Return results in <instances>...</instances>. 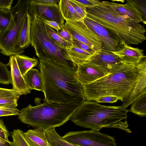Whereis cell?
<instances>
[{"mask_svg":"<svg viewBox=\"0 0 146 146\" xmlns=\"http://www.w3.org/2000/svg\"><path fill=\"white\" fill-rule=\"evenodd\" d=\"M66 50L72 61L76 65L85 62L92 55L86 51L73 45L67 48Z\"/></svg>","mask_w":146,"mask_h":146,"instance_id":"603a6c76","label":"cell"},{"mask_svg":"<svg viewBox=\"0 0 146 146\" xmlns=\"http://www.w3.org/2000/svg\"><path fill=\"white\" fill-rule=\"evenodd\" d=\"M24 132L18 129H14L11 133L14 146H30L24 136Z\"/></svg>","mask_w":146,"mask_h":146,"instance_id":"83f0119b","label":"cell"},{"mask_svg":"<svg viewBox=\"0 0 146 146\" xmlns=\"http://www.w3.org/2000/svg\"><path fill=\"white\" fill-rule=\"evenodd\" d=\"M129 111L122 106H105L93 100H85L70 119L76 125L92 130L111 127L130 133L126 120Z\"/></svg>","mask_w":146,"mask_h":146,"instance_id":"3957f363","label":"cell"},{"mask_svg":"<svg viewBox=\"0 0 146 146\" xmlns=\"http://www.w3.org/2000/svg\"><path fill=\"white\" fill-rule=\"evenodd\" d=\"M58 5L61 14L65 21L83 20L70 4L69 0H60Z\"/></svg>","mask_w":146,"mask_h":146,"instance_id":"ffe728a7","label":"cell"},{"mask_svg":"<svg viewBox=\"0 0 146 146\" xmlns=\"http://www.w3.org/2000/svg\"><path fill=\"white\" fill-rule=\"evenodd\" d=\"M107 2L117 13L127 16L136 22H143L141 14L126 3L122 4L108 1Z\"/></svg>","mask_w":146,"mask_h":146,"instance_id":"d6986e66","label":"cell"},{"mask_svg":"<svg viewBox=\"0 0 146 146\" xmlns=\"http://www.w3.org/2000/svg\"><path fill=\"white\" fill-rule=\"evenodd\" d=\"M118 100V98L115 96H106L100 97L95 101L98 103H113L116 102Z\"/></svg>","mask_w":146,"mask_h":146,"instance_id":"8d00e7d4","label":"cell"},{"mask_svg":"<svg viewBox=\"0 0 146 146\" xmlns=\"http://www.w3.org/2000/svg\"><path fill=\"white\" fill-rule=\"evenodd\" d=\"M31 17L28 13L25 17L19 29L16 41L18 49L23 53L25 48L31 45L30 29Z\"/></svg>","mask_w":146,"mask_h":146,"instance_id":"2e32d148","label":"cell"},{"mask_svg":"<svg viewBox=\"0 0 146 146\" xmlns=\"http://www.w3.org/2000/svg\"><path fill=\"white\" fill-rule=\"evenodd\" d=\"M86 61L98 66L106 74L122 62L118 56L102 49L96 52Z\"/></svg>","mask_w":146,"mask_h":146,"instance_id":"7c38bea8","label":"cell"},{"mask_svg":"<svg viewBox=\"0 0 146 146\" xmlns=\"http://www.w3.org/2000/svg\"><path fill=\"white\" fill-rule=\"evenodd\" d=\"M0 83L4 84H11L10 71L6 64L0 61Z\"/></svg>","mask_w":146,"mask_h":146,"instance_id":"f546056e","label":"cell"},{"mask_svg":"<svg viewBox=\"0 0 146 146\" xmlns=\"http://www.w3.org/2000/svg\"><path fill=\"white\" fill-rule=\"evenodd\" d=\"M28 13L31 17L36 16L44 20L56 22L58 24L60 29L64 25V20L57 3L44 5L30 0Z\"/></svg>","mask_w":146,"mask_h":146,"instance_id":"8fae6325","label":"cell"},{"mask_svg":"<svg viewBox=\"0 0 146 146\" xmlns=\"http://www.w3.org/2000/svg\"><path fill=\"white\" fill-rule=\"evenodd\" d=\"M62 137L67 141L79 146H117L113 137L98 131H70Z\"/></svg>","mask_w":146,"mask_h":146,"instance_id":"ba28073f","label":"cell"},{"mask_svg":"<svg viewBox=\"0 0 146 146\" xmlns=\"http://www.w3.org/2000/svg\"><path fill=\"white\" fill-rule=\"evenodd\" d=\"M44 102L81 105L86 100L83 85L76 71L65 66L39 59Z\"/></svg>","mask_w":146,"mask_h":146,"instance_id":"7a4b0ae2","label":"cell"},{"mask_svg":"<svg viewBox=\"0 0 146 146\" xmlns=\"http://www.w3.org/2000/svg\"><path fill=\"white\" fill-rule=\"evenodd\" d=\"M130 111L141 117L146 115V93L143 94L131 104Z\"/></svg>","mask_w":146,"mask_h":146,"instance_id":"d4e9b609","label":"cell"},{"mask_svg":"<svg viewBox=\"0 0 146 146\" xmlns=\"http://www.w3.org/2000/svg\"><path fill=\"white\" fill-rule=\"evenodd\" d=\"M46 135L50 146H79L69 142L59 135L55 128L47 130Z\"/></svg>","mask_w":146,"mask_h":146,"instance_id":"cb8c5ba5","label":"cell"},{"mask_svg":"<svg viewBox=\"0 0 146 146\" xmlns=\"http://www.w3.org/2000/svg\"><path fill=\"white\" fill-rule=\"evenodd\" d=\"M7 64L9 65L11 68L12 89L19 92L22 95H26L31 93V90L20 72L14 55L10 56L9 62Z\"/></svg>","mask_w":146,"mask_h":146,"instance_id":"5bb4252c","label":"cell"},{"mask_svg":"<svg viewBox=\"0 0 146 146\" xmlns=\"http://www.w3.org/2000/svg\"><path fill=\"white\" fill-rule=\"evenodd\" d=\"M36 106L29 104L21 109L19 119L23 123L36 128H43L47 130L66 123L81 105L59 104L44 102L41 103L36 98Z\"/></svg>","mask_w":146,"mask_h":146,"instance_id":"5b68a950","label":"cell"},{"mask_svg":"<svg viewBox=\"0 0 146 146\" xmlns=\"http://www.w3.org/2000/svg\"><path fill=\"white\" fill-rule=\"evenodd\" d=\"M77 66L76 76L83 85L93 83L107 74L98 66L86 61Z\"/></svg>","mask_w":146,"mask_h":146,"instance_id":"4fadbf2b","label":"cell"},{"mask_svg":"<svg viewBox=\"0 0 146 146\" xmlns=\"http://www.w3.org/2000/svg\"><path fill=\"white\" fill-rule=\"evenodd\" d=\"M126 3L141 14L143 19V23L146 24V0H127Z\"/></svg>","mask_w":146,"mask_h":146,"instance_id":"484cf974","label":"cell"},{"mask_svg":"<svg viewBox=\"0 0 146 146\" xmlns=\"http://www.w3.org/2000/svg\"><path fill=\"white\" fill-rule=\"evenodd\" d=\"M72 1L77 4L85 8L96 6L101 2L99 0H72Z\"/></svg>","mask_w":146,"mask_h":146,"instance_id":"d6a6232c","label":"cell"},{"mask_svg":"<svg viewBox=\"0 0 146 146\" xmlns=\"http://www.w3.org/2000/svg\"><path fill=\"white\" fill-rule=\"evenodd\" d=\"M86 100L95 101L104 96L116 97L127 108L146 93V57L135 65L122 62L106 76L83 85Z\"/></svg>","mask_w":146,"mask_h":146,"instance_id":"6da1fadb","label":"cell"},{"mask_svg":"<svg viewBox=\"0 0 146 146\" xmlns=\"http://www.w3.org/2000/svg\"><path fill=\"white\" fill-rule=\"evenodd\" d=\"M21 95L12 89L0 88V107L17 108V100Z\"/></svg>","mask_w":146,"mask_h":146,"instance_id":"ac0fdd59","label":"cell"},{"mask_svg":"<svg viewBox=\"0 0 146 146\" xmlns=\"http://www.w3.org/2000/svg\"><path fill=\"white\" fill-rule=\"evenodd\" d=\"M43 20L46 25L56 30V32H58L60 29L59 25L56 22L51 21Z\"/></svg>","mask_w":146,"mask_h":146,"instance_id":"f35d334b","label":"cell"},{"mask_svg":"<svg viewBox=\"0 0 146 146\" xmlns=\"http://www.w3.org/2000/svg\"><path fill=\"white\" fill-rule=\"evenodd\" d=\"M30 36L31 45L38 59L61 65L76 71L77 66L66 49L59 46L50 37L42 19L31 17Z\"/></svg>","mask_w":146,"mask_h":146,"instance_id":"8992f818","label":"cell"},{"mask_svg":"<svg viewBox=\"0 0 146 146\" xmlns=\"http://www.w3.org/2000/svg\"><path fill=\"white\" fill-rule=\"evenodd\" d=\"M71 43L72 45L82 49L92 55L96 52L87 44L76 39H72Z\"/></svg>","mask_w":146,"mask_h":146,"instance_id":"1f68e13d","label":"cell"},{"mask_svg":"<svg viewBox=\"0 0 146 146\" xmlns=\"http://www.w3.org/2000/svg\"><path fill=\"white\" fill-rule=\"evenodd\" d=\"M56 33L64 40L71 43L72 40V36L64 25Z\"/></svg>","mask_w":146,"mask_h":146,"instance_id":"836d02e7","label":"cell"},{"mask_svg":"<svg viewBox=\"0 0 146 146\" xmlns=\"http://www.w3.org/2000/svg\"><path fill=\"white\" fill-rule=\"evenodd\" d=\"M46 131L40 127L29 130L24 134L30 146H50L46 135Z\"/></svg>","mask_w":146,"mask_h":146,"instance_id":"e0dca14e","label":"cell"},{"mask_svg":"<svg viewBox=\"0 0 146 146\" xmlns=\"http://www.w3.org/2000/svg\"><path fill=\"white\" fill-rule=\"evenodd\" d=\"M86 16L113 31L125 44L137 45L146 39L144 26L117 13L107 1L86 7Z\"/></svg>","mask_w":146,"mask_h":146,"instance_id":"277c9868","label":"cell"},{"mask_svg":"<svg viewBox=\"0 0 146 146\" xmlns=\"http://www.w3.org/2000/svg\"><path fill=\"white\" fill-rule=\"evenodd\" d=\"M14 55L18 67L24 77L29 70L38 64V60L35 57H30L24 54Z\"/></svg>","mask_w":146,"mask_h":146,"instance_id":"7402d4cb","label":"cell"},{"mask_svg":"<svg viewBox=\"0 0 146 146\" xmlns=\"http://www.w3.org/2000/svg\"><path fill=\"white\" fill-rule=\"evenodd\" d=\"M0 146H14L12 142L5 140L0 137Z\"/></svg>","mask_w":146,"mask_h":146,"instance_id":"60d3db41","label":"cell"},{"mask_svg":"<svg viewBox=\"0 0 146 146\" xmlns=\"http://www.w3.org/2000/svg\"><path fill=\"white\" fill-rule=\"evenodd\" d=\"M35 2L44 5H52L58 3V0H32Z\"/></svg>","mask_w":146,"mask_h":146,"instance_id":"ab89813d","label":"cell"},{"mask_svg":"<svg viewBox=\"0 0 146 146\" xmlns=\"http://www.w3.org/2000/svg\"><path fill=\"white\" fill-rule=\"evenodd\" d=\"M64 25L75 39L87 44L96 52L102 49V43L99 38L82 21H65Z\"/></svg>","mask_w":146,"mask_h":146,"instance_id":"30bf717a","label":"cell"},{"mask_svg":"<svg viewBox=\"0 0 146 146\" xmlns=\"http://www.w3.org/2000/svg\"><path fill=\"white\" fill-rule=\"evenodd\" d=\"M83 21L99 38L102 43V49L113 52L123 48L125 43L113 31L86 16L83 19Z\"/></svg>","mask_w":146,"mask_h":146,"instance_id":"9c48e42d","label":"cell"},{"mask_svg":"<svg viewBox=\"0 0 146 146\" xmlns=\"http://www.w3.org/2000/svg\"><path fill=\"white\" fill-rule=\"evenodd\" d=\"M47 33L50 37L59 46L66 49L72 46L70 42L66 41L61 38L54 30L46 25Z\"/></svg>","mask_w":146,"mask_h":146,"instance_id":"4316f807","label":"cell"},{"mask_svg":"<svg viewBox=\"0 0 146 146\" xmlns=\"http://www.w3.org/2000/svg\"><path fill=\"white\" fill-rule=\"evenodd\" d=\"M30 0H19L11 9V17L5 31L0 34V51L7 56L21 54L23 53L16 46L18 34L23 19L28 13Z\"/></svg>","mask_w":146,"mask_h":146,"instance_id":"52a82bcc","label":"cell"},{"mask_svg":"<svg viewBox=\"0 0 146 146\" xmlns=\"http://www.w3.org/2000/svg\"><path fill=\"white\" fill-rule=\"evenodd\" d=\"M10 134L4 124L3 120L0 119V137L7 141H9L8 137Z\"/></svg>","mask_w":146,"mask_h":146,"instance_id":"d590c367","label":"cell"},{"mask_svg":"<svg viewBox=\"0 0 146 146\" xmlns=\"http://www.w3.org/2000/svg\"><path fill=\"white\" fill-rule=\"evenodd\" d=\"M25 81L30 89L42 91V82L40 72L38 69L32 68L26 74Z\"/></svg>","mask_w":146,"mask_h":146,"instance_id":"44dd1931","label":"cell"},{"mask_svg":"<svg viewBox=\"0 0 146 146\" xmlns=\"http://www.w3.org/2000/svg\"><path fill=\"white\" fill-rule=\"evenodd\" d=\"M113 53L120 58L122 62L134 65L138 64L145 56L144 55L143 50L125 43L122 49Z\"/></svg>","mask_w":146,"mask_h":146,"instance_id":"9a60e30c","label":"cell"},{"mask_svg":"<svg viewBox=\"0 0 146 146\" xmlns=\"http://www.w3.org/2000/svg\"><path fill=\"white\" fill-rule=\"evenodd\" d=\"M11 17V9H0V34L3 33L7 29Z\"/></svg>","mask_w":146,"mask_h":146,"instance_id":"f1b7e54d","label":"cell"},{"mask_svg":"<svg viewBox=\"0 0 146 146\" xmlns=\"http://www.w3.org/2000/svg\"><path fill=\"white\" fill-rule=\"evenodd\" d=\"M20 111L17 108L0 107V117L19 115Z\"/></svg>","mask_w":146,"mask_h":146,"instance_id":"4dcf8cb0","label":"cell"},{"mask_svg":"<svg viewBox=\"0 0 146 146\" xmlns=\"http://www.w3.org/2000/svg\"><path fill=\"white\" fill-rule=\"evenodd\" d=\"M13 0H0V9L10 10Z\"/></svg>","mask_w":146,"mask_h":146,"instance_id":"74e56055","label":"cell"},{"mask_svg":"<svg viewBox=\"0 0 146 146\" xmlns=\"http://www.w3.org/2000/svg\"><path fill=\"white\" fill-rule=\"evenodd\" d=\"M69 1L76 11L83 19L86 16V8L77 4L73 2L72 0H69Z\"/></svg>","mask_w":146,"mask_h":146,"instance_id":"e575fe53","label":"cell"}]
</instances>
